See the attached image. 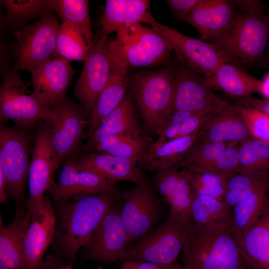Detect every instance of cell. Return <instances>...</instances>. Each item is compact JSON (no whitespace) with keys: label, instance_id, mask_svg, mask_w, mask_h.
<instances>
[{"label":"cell","instance_id":"cell-48","mask_svg":"<svg viewBox=\"0 0 269 269\" xmlns=\"http://www.w3.org/2000/svg\"><path fill=\"white\" fill-rule=\"evenodd\" d=\"M7 199L5 177L0 170V202L1 204L6 203Z\"/></svg>","mask_w":269,"mask_h":269},{"label":"cell","instance_id":"cell-32","mask_svg":"<svg viewBox=\"0 0 269 269\" xmlns=\"http://www.w3.org/2000/svg\"><path fill=\"white\" fill-rule=\"evenodd\" d=\"M232 215V209L222 200L192 193L188 226L198 229L211 223L231 222Z\"/></svg>","mask_w":269,"mask_h":269},{"label":"cell","instance_id":"cell-41","mask_svg":"<svg viewBox=\"0 0 269 269\" xmlns=\"http://www.w3.org/2000/svg\"><path fill=\"white\" fill-rule=\"evenodd\" d=\"M185 170L192 193L222 200L227 178L209 172Z\"/></svg>","mask_w":269,"mask_h":269},{"label":"cell","instance_id":"cell-7","mask_svg":"<svg viewBox=\"0 0 269 269\" xmlns=\"http://www.w3.org/2000/svg\"><path fill=\"white\" fill-rule=\"evenodd\" d=\"M28 93L17 71L6 73L0 87L1 124L11 120L17 127L28 130L41 122L53 123L55 118L53 111Z\"/></svg>","mask_w":269,"mask_h":269},{"label":"cell","instance_id":"cell-24","mask_svg":"<svg viewBox=\"0 0 269 269\" xmlns=\"http://www.w3.org/2000/svg\"><path fill=\"white\" fill-rule=\"evenodd\" d=\"M32 214L26 203L25 207H17L13 220L7 226H3L0 217V269H26L24 238Z\"/></svg>","mask_w":269,"mask_h":269},{"label":"cell","instance_id":"cell-35","mask_svg":"<svg viewBox=\"0 0 269 269\" xmlns=\"http://www.w3.org/2000/svg\"><path fill=\"white\" fill-rule=\"evenodd\" d=\"M268 188L257 191L232 208L231 224L239 239L261 215L269 200Z\"/></svg>","mask_w":269,"mask_h":269},{"label":"cell","instance_id":"cell-44","mask_svg":"<svg viewBox=\"0 0 269 269\" xmlns=\"http://www.w3.org/2000/svg\"><path fill=\"white\" fill-rule=\"evenodd\" d=\"M201 0H167L165 2L175 16L182 20Z\"/></svg>","mask_w":269,"mask_h":269},{"label":"cell","instance_id":"cell-18","mask_svg":"<svg viewBox=\"0 0 269 269\" xmlns=\"http://www.w3.org/2000/svg\"><path fill=\"white\" fill-rule=\"evenodd\" d=\"M240 0H201L183 19L195 28L202 40L213 44L233 22Z\"/></svg>","mask_w":269,"mask_h":269},{"label":"cell","instance_id":"cell-33","mask_svg":"<svg viewBox=\"0 0 269 269\" xmlns=\"http://www.w3.org/2000/svg\"><path fill=\"white\" fill-rule=\"evenodd\" d=\"M269 186L268 172H238L226 180L222 201L230 208L257 191Z\"/></svg>","mask_w":269,"mask_h":269},{"label":"cell","instance_id":"cell-16","mask_svg":"<svg viewBox=\"0 0 269 269\" xmlns=\"http://www.w3.org/2000/svg\"><path fill=\"white\" fill-rule=\"evenodd\" d=\"M120 199L105 215L85 246L90 260L104 263L123 261L129 243L121 216Z\"/></svg>","mask_w":269,"mask_h":269},{"label":"cell","instance_id":"cell-28","mask_svg":"<svg viewBox=\"0 0 269 269\" xmlns=\"http://www.w3.org/2000/svg\"><path fill=\"white\" fill-rule=\"evenodd\" d=\"M205 81L213 91H222L236 98L260 93L261 81L248 74L244 67L230 61L222 64Z\"/></svg>","mask_w":269,"mask_h":269},{"label":"cell","instance_id":"cell-3","mask_svg":"<svg viewBox=\"0 0 269 269\" xmlns=\"http://www.w3.org/2000/svg\"><path fill=\"white\" fill-rule=\"evenodd\" d=\"M181 259L188 269H249L231 222L188 226Z\"/></svg>","mask_w":269,"mask_h":269},{"label":"cell","instance_id":"cell-19","mask_svg":"<svg viewBox=\"0 0 269 269\" xmlns=\"http://www.w3.org/2000/svg\"><path fill=\"white\" fill-rule=\"evenodd\" d=\"M32 95L46 108L52 110L66 98L74 70L68 60L54 57L31 72Z\"/></svg>","mask_w":269,"mask_h":269},{"label":"cell","instance_id":"cell-9","mask_svg":"<svg viewBox=\"0 0 269 269\" xmlns=\"http://www.w3.org/2000/svg\"><path fill=\"white\" fill-rule=\"evenodd\" d=\"M32 149L27 130L1 125L0 170L5 177L7 199H20L28 179Z\"/></svg>","mask_w":269,"mask_h":269},{"label":"cell","instance_id":"cell-52","mask_svg":"<svg viewBox=\"0 0 269 269\" xmlns=\"http://www.w3.org/2000/svg\"><path fill=\"white\" fill-rule=\"evenodd\" d=\"M57 269H72V264L70 263L67 265L62 266L57 268Z\"/></svg>","mask_w":269,"mask_h":269},{"label":"cell","instance_id":"cell-15","mask_svg":"<svg viewBox=\"0 0 269 269\" xmlns=\"http://www.w3.org/2000/svg\"><path fill=\"white\" fill-rule=\"evenodd\" d=\"M121 198V216L130 245L148 233L160 217L161 206L150 184L135 185Z\"/></svg>","mask_w":269,"mask_h":269},{"label":"cell","instance_id":"cell-11","mask_svg":"<svg viewBox=\"0 0 269 269\" xmlns=\"http://www.w3.org/2000/svg\"><path fill=\"white\" fill-rule=\"evenodd\" d=\"M111 40L103 32L92 41L87 59L74 88V95L90 117L111 75Z\"/></svg>","mask_w":269,"mask_h":269},{"label":"cell","instance_id":"cell-23","mask_svg":"<svg viewBox=\"0 0 269 269\" xmlns=\"http://www.w3.org/2000/svg\"><path fill=\"white\" fill-rule=\"evenodd\" d=\"M155 188L170 207L169 213L188 225L192 192L185 170L173 168L155 173Z\"/></svg>","mask_w":269,"mask_h":269},{"label":"cell","instance_id":"cell-6","mask_svg":"<svg viewBox=\"0 0 269 269\" xmlns=\"http://www.w3.org/2000/svg\"><path fill=\"white\" fill-rule=\"evenodd\" d=\"M55 13L52 10L38 21L13 30L17 40L14 70L30 73L39 65L57 57L56 38L60 24Z\"/></svg>","mask_w":269,"mask_h":269},{"label":"cell","instance_id":"cell-13","mask_svg":"<svg viewBox=\"0 0 269 269\" xmlns=\"http://www.w3.org/2000/svg\"><path fill=\"white\" fill-rule=\"evenodd\" d=\"M55 118L50 125L52 146L61 163L77 153L88 128L90 117L85 109L67 97L52 109Z\"/></svg>","mask_w":269,"mask_h":269},{"label":"cell","instance_id":"cell-27","mask_svg":"<svg viewBox=\"0 0 269 269\" xmlns=\"http://www.w3.org/2000/svg\"><path fill=\"white\" fill-rule=\"evenodd\" d=\"M244 259L252 269H269V199L259 218L239 238Z\"/></svg>","mask_w":269,"mask_h":269},{"label":"cell","instance_id":"cell-45","mask_svg":"<svg viewBox=\"0 0 269 269\" xmlns=\"http://www.w3.org/2000/svg\"><path fill=\"white\" fill-rule=\"evenodd\" d=\"M238 103L253 107L269 116V100L252 97L238 98Z\"/></svg>","mask_w":269,"mask_h":269},{"label":"cell","instance_id":"cell-29","mask_svg":"<svg viewBox=\"0 0 269 269\" xmlns=\"http://www.w3.org/2000/svg\"><path fill=\"white\" fill-rule=\"evenodd\" d=\"M150 1L147 0H107L100 19L102 32L117 35L140 23L149 11Z\"/></svg>","mask_w":269,"mask_h":269},{"label":"cell","instance_id":"cell-38","mask_svg":"<svg viewBox=\"0 0 269 269\" xmlns=\"http://www.w3.org/2000/svg\"><path fill=\"white\" fill-rule=\"evenodd\" d=\"M52 9L61 18L62 22L69 23L81 32L90 46L92 31L87 0H51Z\"/></svg>","mask_w":269,"mask_h":269},{"label":"cell","instance_id":"cell-53","mask_svg":"<svg viewBox=\"0 0 269 269\" xmlns=\"http://www.w3.org/2000/svg\"><path fill=\"white\" fill-rule=\"evenodd\" d=\"M268 13L269 14V9H268Z\"/></svg>","mask_w":269,"mask_h":269},{"label":"cell","instance_id":"cell-5","mask_svg":"<svg viewBox=\"0 0 269 269\" xmlns=\"http://www.w3.org/2000/svg\"><path fill=\"white\" fill-rule=\"evenodd\" d=\"M172 50L166 39L153 28L140 23L117 35L110 43L111 59L128 69L163 64Z\"/></svg>","mask_w":269,"mask_h":269},{"label":"cell","instance_id":"cell-39","mask_svg":"<svg viewBox=\"0 0 269 269\" xmlns=\"http://www.w3.org/2000/svg\"><path fill=\"white\" fill-rule=\"evenodd\" d=\"M238 155V172H269V143L251 137L239 144Z\"/></svg>","mask_w":269,"mask_h":269},{"label":"cell","instance_id":"cell-51","mask_svg":"<svg viewBox=\"0 0 269 269\" xmlns=\"http://www.w3.org/2000/svg\"><path fill=\"white\" fill-rule=\"evenodd\" d=\"M167 269H188L184 266L180 265L176 262L168 266Z\"/></svg>","mask_w":269,"mask_h":269},{"label":"cell","instance_id":"cell-2","mask_svg":"<svg viewBox=\"0 0 269 269\" xmlns=\"http://www.w3.org/2000/svg\"><path fill=\"white\" fill-rule=\"evenodd\" d=\"M261 0H240L237 15L213 44L228 60L244 68L262 66L269 42V14Z\"/></svg>","mask_w":269,"mask_h":269},{"label":"cell","instance_id":"cell-14","mask_svg":"<svg viewBox=\"0 0 269 269\" xmlns=\"http://www.w3.org/2000/svg\"><path fill=\"white\" fill-rule=\"evenodd\" d=\"M28 176L29 197L27 205L32 210L39 204L54 183L55 171L61 163L51 144L50 125H37Z\"/></svg>","mask_w":269,"mask_h":269},{"label":"cell","instance_id":"cell-25","mask_svg":"<svg viewBox=\"0 0 269 269\" xmlns=\"http://www.w3.org/2000/svg\"><path fill=\"white\" fill-rule=\"evenodd\" d=\"M143 135L144 132L134 101L127 93L120 104L102 121L98 128L81 147L84 153L92 151L97 141L108 135Z\"/></svg>","mask_w":269,"mask_h":269},{"label":"cell","instance_id":"cell-37","mask_svg":"<svg viewBox=\"0 0 269 269\" xmlns=\"http://www.w3.org/2000/svg\"><path fill=\"white\" fill-rule=\"evenodd\" d=\"M0 3L6 10V21L14 29L21 28L31 19L42 17L53 10L51 0H2Z\"/></svg>","mask_w":269,"mask_h":269},{"label":"cell","instance_id":"cell-40","mask_svg":"<svg viewBox=\"0 0 269 269\" xmlns=\"http://www.w3.org/2000/svg\"><path fill=\"white\" fill-rule=\"evenodd\" d=\"M231 143L205 142L199 140L181 163L180 168L201 172L219 157Z\"/></svg>","mask_w":269,"mask_h":269},{"label":"cell","instance_id":"cell-36","mask_svg":"<svg viewBox=\"0 0 269 269\" xmlns=\"http://www.w3.org/2000/svg\"><path fill=\"white\" fill-rule=\"evenodd\" d=\"M91 46L77 27L66 22L60 23L56 38L57 57L67 60L85 61L89 56Z\"/></svg>","mask_w":269,"mask_h":269},{"label":"cell","instance_id":"cell-42","mask_svg":"<svg viewBox=\"0 0 269 269\" xmlns=\"http://www.w3.org/2000/svg\"><path fill=\"white\" fill-rule=\"evenodd\" d=\"M240 105L251 136L269 144V116L253 107Z\"/></svg>","mask_w":269,"mask_h":269},{"label":"cell","instance_id":"cell-10","mask_svg":"<svg viewBox=\"0 0 269 269\" xmlns=\"http://www.w3.org/2000/svg\"><path fill=\"white\" fill-rule=\"evenodd\" d=\"M150 25L169 43L180 62L209 78L226 61L225 55L213 44L202 39L189 37L175 29L157 22L150 11L141 22Z\"/></svg>","mask_w":269,"mask_h":269},{"label":"cell","instance_id":"cell-20","mask_svg":"<svg viewBox=\"0 0 269 269\" xmlns=\"http://www.w3.org/2000/svg\"><path fill=\"white\" fill-rule=\"evenodd\" d=\"M24 243L25 269H32L42 260L55 235L56 217L50 199L44 196L32 210Z\"/></svg>","mask_w":269,"mask_h":269},{"label":"cell","instance_id":"cell-1","mask_svg":"<svg viewBox=\"0 0 269 269\" xmlns=\"http://www.w3.org/2000/svg\"><path fill=\"white\" fill-rule=\"evenodd\" d=\"M121 194L98 193L80 195L67 200L55 202L56 224L55 235L59 251L73 261ZM55 236V235H54Z\"/></svg>","mask_w":269,"mask_h":269},{"label":"cell","instance_id":"cell-12","mask_svg":"<svg viewBox=\"0 0 269 269\" xmlns=\"http://www.w3.org/2000/svg\"><path fill=\"white\" fill-rule=\"evenodd\" d=\"M230 105L206 85L205 78L201 74L179 61L175 71L171 114L177 111L214 114L221 112Z\"/></svg>","mask_w":269,"mask_h":269},{"label":"cell","instance_id":"cell-22","mask_svg":"<svg viewBox=\"0 0 269 269\" xmlns=\"http://www.w3.org/2000/svg\"><path fill=\"white\" fill-rule=\"evenodd\" d=\"M199 134L200 141L211 143H241L251 137L239 103L208 115Z\"/></svg>","mask_w":269,"mask_h":269},{"label":"cell","instance_id":"cell-47","mask_svg":"<svg viewBox=\"0 0 269 269\" xmlns=\"http://www.w3.org/2000/svg\"><path fill=\"white\" fill-rule=\"evenodd\" d=\"M60 260L56 257L48 255L36 266L32 269H57L62 266Z\"/></svg>","mask_w":269,"mask_h":269},{"label":"cell","instance_id":"cell-30","mask_svg":"<svg viewBox=\"0 0 269 269\" xmlns=\"http://www.w3.org/2000/svg\"><path fill=\"white\" fill-rule=\"evenodd\" d=\"M128 70L126 67L112 60L110 76L98 98L90 119L85 138H87L98 128L103 120L120 104L127 95L129 77Z\"/></svg>","mask_w":269,"mask_h":269},{"label":"cell","instance_id":"cell-21","mask_svg":"<svg viewBox=\"0 0 269 269\" xmlns=\"http://www.w3.org/2000/svg\"><path fill=\"white\" fill-rule=\"evenodd\" d=\"M78 167L111 181H127L135 185L150 184L137 163L128 158L95 151L83 153L76 158Z\"/></svg>","mask_w":269,"mask_h":269},{"label":"cell","instance_id":"cell-34","mask_svg":"<svg viewBox=\"0 0 269 269\" xmlns=\"http://www.w3.org/2000/svg\"><path fill=\"white\" fill-rule=\"evenodd\" d=\"M208 115L185 111L172 113L155 140L151 143L160 144L199 132Z\"/></svg>","mask_w":269,"mask_h":269},{"label":"cell","instance_id":"cell-50","mask_svg":"<svg viewBox=\"0 0 269 269\" xmlns=\"http://www.w3.org/2000/svg\"><path fill=\"white\" fill-rule=\"evenodd\" d=\"M262 66L269 68V42L268 43Z\"/></svg>","mask_w":269,"mask_h":269},{"label":"cell","instance_id":"cell-43","mask_svg":"<svg viewBox=\"0 0 269 269\" xmlns=\"http://www.w3.org/2000/svg\"><path fill=\"white\" fill-rule=\"evenodd\" d=\"M240 143H231L219 157L201 172L211 173L226 178L238 173V146Z\"/></svg>","mask_w":269,"mask_h":269},{"label":"cell","instance_id":"cell-8","mask_svg":"<svg viewBox=\"0 0 269 269\" xmlns=\"http://www.w3.org/2000/svg\"><path fill=\"white\" fill-rule=\"evenodd\" d=\"M187 226L169 213L160 226L128 247L122 262L174 264L182 252Z\"/></svg>","mask_w":269,"mask_h":269},{"label":"cell","instance_id":"cell-49","mask_svg":"<svg viewBox=\"0 0 269 269\" xmlns=\"http://www.w3.org/2000/svg\"><path fill=\"white\" fill-rule=\"evenodd\" d=\"M260 93L269 100V73L266 74L261 81Z\"/></svg>","mask_w":269,"mask_h":269},{"label":"cell","instance_id":"cell-17","mask_svg":"<svg viewBox=\"0 0 269 269\" xmlns=\"http://www.w3.org/2000/svg\"><path fill=\"white\" fill-rule=\"evenodd\" d=\"M76 154L62 161L57 182H54L48 191L54 202L67 200L74 197L98 193L120 194L116 182L92 171L79 168Z\"/></svg>","mask_w":269,"mask_h":269},{"label":"cell","instance_id":"cell-26","mask_svg":"<svg viewBox=\"0 0 269 269\" xmlns=\"http://www.w3.org/2000/svg\"><path fill=\"white\" fill-rule=\"evenodd\" d=\"M199 132L177 138L162 144L151 143L137 161L142 170L157 172L179 168L187 155L199 141Z\"/></svg>","mask_w":269,"mask_h":269},{"label":"cell","instance_id":"cell-54","mask_svg":"<svg viewBox=\"0 0 269 269\" xmlns=\"http://www.w3.org/2000/svg\"><path fill=\"white\" fill-rule=\"evenodd\" d=\"M98 269H102L101 267H99Z\"/></svg>","mask_w":269,"mask_h":269},{"label":"cell","instance_id":"cell-4","mask_svg":"<svg viewBox=\"0 0 269 269\" xmlns=\"http://www.w3.org/2000/svg\"><path fill=\"white\" fill-rule=\"evenodd\" d=\"M175 71L168 68L139 70L129 77L130 94L148 137H157L171 115Z\"/></svg>","mask_w":269,"mask_h":269},{"label":"cell","instance_id":"cell-31","mask_svg":"<svg viewBox=\"0 0 269 269\" xmlns=\"http://www.w3.org/2000/svg\"><path fill=\"white\" fill-rule=\"evenodd\" d=\"M152 142L146 135H108L97 141L93 151L128 158L137 164Z\"/></svg>","mask_w":269,"mask_h":269},{"label":"cell","instance_id":"cell-46","mask_svg":"<svg viewBox=\"0 0 269 269\" xmlns=\"http://www.w3.org/2000/svg\"><path fill=\"white\" fill-rule=\"evenodd\" d=\"M122 263L121 269H167L168 266L145 262L124 261Z\"/></svg>","mask_w":269,"mask_h":269}]
</instances>
